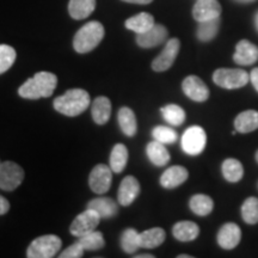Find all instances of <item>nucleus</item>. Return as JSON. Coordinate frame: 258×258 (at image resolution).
I'll use <instances>...</instances> for the list:
<instances>
[{
    "label": "nucleus",
    "mask_w": 258,
    "mask_h": 258,
    "mask_svg": "<svg viewBox=\"0 0 258 258\" xmlns=\"http://www.w3.org/2000/svg\"><path fill=\"white\" fill-rule=\"evenodd\" d=\"M146 153L151 163L156 166H165L170 161V153L166 150L164 144L154 140L151 141L146 147Z\"/></svg>",
    "instance_id": "obj_19"
},
{
    "label": "nucleus",
    "mask_w": 258,
    "mask_h": 258,
    "mask_svg": "<svg viewBox=\"0 0 258 258\" xmlns=\"http://www.w3.org/2000/svg\"><path fill=\"white\" fill-rule=\"evenodd\" d=\"M152 137L154 140L159 141L161 144H173L178 139L176 131L171 129L170 127L165 125H158L152 131Z\"/></svg>",
    "instance_id": "obj_36"
},
{
    "label": "nucleus",
    "mask_w": 258,
    "mask_h": 258,
    "mask_svg": "<svg viewBox=\"0 0 258 258\" xmlns=\"http://www.w3.org/2000/svg\"><path fill=\"white\" fill-rule=\"evenodd\" d=\"M62 241L57 235L47 234L31 241L27 250L29 258H51L59 252Z\"/></svg>",
    "instance_id": "obj_4"
},
{
    "label": "nucleus",
    "mask_w": 258,
    "mask_h": 258,
    "mask_svg": "<svg viewBox=\"0 0 258 258\" xmlns=\"http://www.w3.org/2000/svg\"><path fill=\"white\" fill-rule=\"evenodd\" d=\"M101 217L97 212L93 209L88 208L85 212H83L82 214H79L78 217L74 219L72 225H71V233L76 237H83V235L93 232L97 228V226L99 225L101 221Z\"/></svg>",
    "instance_id": "obj_8"
},
{
    "label": "nucleus",
    "mask_w": 258,
    "mask_h": 258,
    "mask_svg": "<svg viewBox=\"0 0 258 258\" xmlns=\"http://www.w3.org/2000/svg\"><path fill=\"white\" fill-rule=\"evenodd\" d=\"M173 237L179 241H192L199 237L200 228L192 221H180L173 226Z\"/></svg>",
    "instance_id": "obj_22"
},
{
    "label": "nucleus",
    "mask_w": 258,
    "mask_h": 258,
    "mask_svg": "<svg viewBox=\"0 0 258 258\" xmlns=\"http://www.w3.org/2000/svg\"><path fill=\"white\" fill-rule=\"evenodd\" d=\"M84 250L78 241H76L73 245L63 250V252L60 254V258H79L84 256Z\"/></svg>",
    "instance_id": "obj_37"
},
{
    "label": "nucleus",
    "mask_w": 258,
    "mask_h": 258,
    "mask_svg": "<svg viewBox=\"0 0 258 258\" xmlns=\"http://www.w3.org/2000/svg\"><path fill=\"white\" fill-rule=\"evenodd\" d=\"M121 247L125 253L137 252L140 246V233L134 228H127L121 235Z\"/></svg>",
    "instance_id": "obj_31"
},
{
    "label": "nucleus",
    "mask_w": 258,
    "mask_h": 258,
    "mask_svg": "<svg viewBox=\"0 0 258 258\" xmlns=\"http://www.w3.org/2000/svg\"><path fill=\"white\" fill-rule=\"evenodd\" d=\"M167 38V29L161 24H154L150 30L137 35V43L141 48L159 46Z\"/></svg>",
    "instance_id": "obj_14"
},
{
    "label": "nucleus",
    "mask_w": 258,
    "mask_h": 258,
    "mask_svg": "<svg viewBox=\"0 0 258 258\" xmlns=\"http://www.w3.org/2000/svg\"><path fill=\"white\" fill-rule=\"evenodd\" d=\"M117 120L118 124H120L121 131L123 132L124 135L132 138L137 134L138 131V123H137V117L132 109L123 106L118 110L117 114Z\"/></svg>",
    "instance_id": "obj_23"
},
{
    "label": "nucleus",
    "mask_w": 258,
    "mask_h": 258,
    "mask_svg": "<svg viewBox=\"0 0 258 258\" xmlns=\"http://www.w3.org/2000/svg\"><path fill=\"white\" fill-rule=\"evenodd\" d=\"M250 80H251V83H252L253 88L256 89V91L258 92V67L257 69H253L252 71H251Z\"/></svg>",
    "instance_id": "obj_39"
},
{
    "label": "nucleus",
    "mask_w": 258,
    "mask_h": 258,
    "mask_svg": "<svg viewBox=\"0 0 258 258\" xmlns=\"http://www.w3.org/2000/svg\"><path fill=\"white\" fill-rule=\"evenodd\" d=\"M161 115L171 125H180L185 120V111L179 105L169 104L160 109Z\"/></svg>",
    "instance_id": "obj_33"
},
{
    "label": "nucleus",
    "mask_w": 258,
    "mask_h": 258,
    "mask_svg": "<svg viewBox=\"0 0 258 258\" xmlns=\"http://www.w3.org/2000/svg\"><path fill=\"white\" fill-rule=\"evenodd\" d=\"M91 115L97 124H105L111 115V103L106 97H97L92 103Z\"/></svg>",
    "instance_id": "obj_20"
},
{
    "label": "nucleus",
    "mask_w": 258,
    "mask_h": 258,
    "mask_svg": "<svg viewBox=\"0 0 258 258\" xmlns=\"http://www.w3.org/2000/svg\"><path fill=\"white\" fill-rule=\"evenodd\" d=\"M222 175L225 179L231 183H237L243 178L244 176V167L241 165L239 160L233 159V158H228L222 163L221 166Z\"/></svg>",
    "instance_id": "obj_27"
},
{
    "label": "nucleus",
    "mask_w": 258,
    "mask_h": 258,
    "mask_svg": "<svg viewBox=\"0 0 258 258\" xmlns=\"http://www.w3.org/2000/svg\"><path fill=\"white\" fill-rule=\"evenodd\" d=\"M88 208L93 209L99 214L102 219H109L115 217L118 212V206L114 200L108 198H97L88 203Z\"/></svg>",
    "instance_id": "obj_18"
},
{
    "label": "nucleus",
    "mask_w": 258,
    "mask_h": 258,
    "mask_svg": "<svg viewBox=\"0 0 258 258\" xmlns=\"http://www.w3.org/2000/svg\"><path fill=\"white\" fill-rule=\"evenodd\" d=\"M104 37V27L99 22H89L80 28L73 38V47L77 53L85 54L101 43Z\"/></svg>",
    "instance_id": "obj_3"
},
{
    "label": "nucleus",
    "mask_w": 258,
    "mask_h": 258,
    "mask_svg": "<svg viewBox=\"0 0 258 258\" xmlns=\"http://www.w3.org/2000/svg\"><path fill=\"white\" fill-rule=\"evenodd\" d=\"M137 258H154V256L152 254H138V256H135Z\"/></svg>",
    "instance_id": "obj_41"
},
{
    "label": "nucleus",
    "mask_w": 258,
    "mask_h": 258,
    "mask_svg": "<svg viewBox=\"0 0 258 258\" xmlns=\"http://www.w3.org/2000/svg\"><path fill=\"white\" fill-rule=\"evenodd\" d=\"M165 237L166 233L163 228H150V230L140 233V246L144 249H154L164 243Z\"/></svg>",
    "instance_id": "obj_26"
},
{
    "label": "nucleus",
    "mask_w": 258,
    "mask_h": 258,
    "mask_svg": "<svg viewBox=\"0 0 258 258\" xmlns=\"http://www.w3.org/2000/svg\"><path fill=\"white\" fill-rule=\"evenodd\" d=\"M122 2L125 3H131V4H140V5H146L152 3L153 0H122Z\"/></svg>",
    "instance_id": "obj_40"
},
{
    "label": "nucleus",
    "mask_w": 258,
    "mask_h": 258,
    "mask_svg": "<svg viewBox=\"0 0 258 258\" xmlns=\"http://www.w3.org/2000/svg\"><path fill=\"white\" fill-rule=\"evenodd\" d=\"M57 78L50 72H38L28 79L18 90L19 96L25 99L47 98L56 89Z\"/></svg>",
    "instance_id": "obj_1"
},
{
    "label": "nucleus",
    "mask_w": 258,
    "mask_h": 258,
    "mask_svg": "<svg viewBox=\"0 0 258 258\" xmlns=\"http://www.w3.org/2000/svg\"><path fill=\"white\" fill-rule=\"evenodd\" d=\"M183 92L195 102H205L209 97V90L203 80L196 76H189L183 80Z\"/></svg>",
    "instance_id": "obj_11"
},
{
    "label": "nucleus",
    "mask_w": 258,
    "mask_h": 258,
    "mask_svg": "<svg viewBox=\"0 0 258 258\" xmlns=\"http://www.w3.org/2000/svg\"><path fill=\"white\" fill-rule=\"evenodd\" d=\"M96 0H70L69 11L74 19H85L95 11Z\"/></svg>",
    "instance_id": "obj_24"
},
{
    "label": "nucleus",
    "mask_w": 258,
    "mask_h": 258,
    "mask_svg": "<svg viewBox=\"0 0 258 258\" xmlns=\"http://www.w3.org/2000/svg\"><path fill=\"white\" fill-rule=\"evenodd\" d=\"M207 144V135L203 128L192 125L186 129L182 137V148L189 156H199L203 152Z\"/></svg>",
    "instance_id": "obj_7"
},
{
    "label": "nucleus",
    "mask_w": 258,
    "mask_h": 258,
    "mask_svg": "<svg viewBox=\"0 0 258 258\" xmlns=\"http://www.w3.org/2000/svg\"><path fill=\"white\" fill-rule=\"evenodd\" d=\"M256 27L258 29V12H257V15H256Z\"/></svg>",
    "instance_id": "obj_44"
},
{
    "label": "nucleus",
    "mask_w": 258,
    "mask_h": 258,
    "mask_svg": "<svg viewBox=\"0 0 258 258\" xmlns=\"http://www.w3.org/2000/svg\"><path fill=\"white\" fill-rule=\"evenodd\" d=\"M140 183L138 179L133 176L124 177L123 180L121 182L120 188H118L117 192V200L118 203L123 207H128L132 203L135 201L140 194Z\"/></svg>",
    "instance_id": "obj_12"
},
{
    "label": "nucleus",
    "mask_w": 258,
    "mask_h": 258,
    "mask_svg": "<svg viewBox=\"0 0 258 258\" xmlns=\"http://www.w3.org/2000/svg\"><path fill=\"white\" fill-rule=\"evenodd\" d=\"M180 42L178 38H171L167 41L165 48L152 62V69L156 72H165L175 62L179 53Z\"/></svg>",
    "instance_id": "obj_10"
},
{
    "label": "nucleus",
    "mask_w": 258,
    "mask_h": 258,
    "mask_svg": "<svg viewBox=\"0 0 258 258\" xmlns=\"http://www.w3.org/2000/svg\"><path fill=\"white\" fill-rule=\"evenodd\" d=\"M78 243L82 245L84 250L89 251H98L104 247L105 240L103 238V234L101 232H90V233L83 235V237H79V239L77 240Z\"/></svg>",
    "instance_id": "obj_32"
},
{
    "label": "nucleus",
    "mask_w": 258,
    "mask_h": 258,
    "mask_svg": "<svg viewBox=\"0 0 258 258\" xmlns=\"http://www.w3.org/2000/svg\"><path fill=\"white\" fill-rule=\"evenodd\" d=\"M256 160H257V163H258V151H257V153H256Z\"/></svg>",
    "instance_id": "obj_45"
},
{
    "label": "nucleus",
    "mask_w": 258,
    "mask_h": 258,
    "mask_svg": "<svg viewBox=\"0 0 258 258\" xmlns=\"http://www.w3.org/2000/svg\"><path fill=\"white\" fill-rule=\"evenodd\" d=\"M24 179V170L14 161H4L0 164V189L14 191Z\"/></svg>",
    "instance_id": "obj_6"
},
{
    "label": "nucleus",
    "mask_w": 258,
    "mask_h": 258,
    "mask_svg": "<svg viewBox=\"0 0 258 258\" xmlns=\"http://www.w3.org/2000/svg\"><path fill=\"white\" fill-rule=\"evenodd\" d=\"M190 209L195 213L196 215L200 217H206L209 215L214 207V202L213 200L207 195H203V194H198V195H194L190 199L189 202Z\"/></svg>",
    "instance_id": "obj_28"
},
{
    "label": "nucleus",
    "mask_w": 258,
    "mask_h": 258,
    "mask_svg": "<svg viewBox=\"0 0 258 258\" xmlns=\"http://www.w3.org/2000/svg\"><path fill=\"white\" fill-rule=\"evenodd\" d=\"M233 60L241 66H250L258 60V47L250 41L241 40L235 47Z\"/></svg>",
    "instance_id": "obj_16"
},
{
    "label": "nucleus",
    "mask_w": 258,
    "mask_h": 258,
    "mask_svg": "<svg viewBox=\"0 0 258 258\" xmlns=\"http://www.w3.org/2000/svg\"><path fill=\"white\" fill-rule=\"evenodd\" d=\"M250 76L239 69H219L213 74V82L222 89H240L247 84Z\"/></svg>",
    "instance_id": "obj_5"
},
{
    "label": "nucleus",
    "mask_w": 258,
    "mask_h": 258,
    "mask_svg": "<svg viewBox=\"0 0 258 258\" xmlns=\"http://www.w3.org/2000/svg\"><path fill=\"white\" fill-rule=\"evenodd\" d=\"M218 244L222 249L232 250L240 243L241 231L239 226L234 222H227L220 228L218 233Z\"/></svg>",
    "instance_id": "obj_15"
},
{
    "label": "nucleus",
    "mask_w": 258,
    "mask_h": 258,
    "mask_svg": "<svg viewBox=\"0 0 258 258\" xmlns=\"http://www.w3.org/2000/svg\"><path fill=\"white\" fill-rule=\"evenodd\" d=\"M128 163V150L123 144L115 145L110 154V167L112 172L121 173Z\"/></svg>",
    "instance_id": "obj_29"
},
{
    "label": "nucleus",
    "mask_w": 258,
    "mask_h": 258,
    "mask_svg": "<svg viewBox=\"0 0 258 258\" xmlns=\"http://www.w3.org/2000/svg\"><path fill=\"white\" fill-rule=\"evenodd\" d=\"M241 217L243 220L249 225H254L258 222V199H246L241 206Z\"/></svg>",
    "instance_id": "obj_34"
},
{
    "label": "nucleus",
    "mask_w": 258,
    "mask_h": 258,
    "mask_svg": "<svg viewBox=\"0 0 258 258\" xmlns=\"http://www.w3.org/2000/svg\"><path fill=\"white\" fill-rule=\"evenodd\" d=\"M219 27H220V17L209 19V21L200 22L198 28V38L202 42H209L217 36Z\"/></svg>",
    "instance_id": "obj_30"
},
{
    "label": "nucleus",
    "mask_w": 258,
    "mask_h": 258,
    "mask_svg": "<svg viewBox=\"0 0 258 258\" xmlns=\"http://www.w3.org/2000/svg\"><path fill=\"white\" fill-rule=\"evenodd\" d=\"M221 5L218 0H198L192 9V16L196 21L205 22L220 17Z\"/></svg>",
    "instance_id": "obj_13"
},
{
    "label": "nucleus",
    "mask_w": 258,
    "mask_h": 258,
    "mask_svg": "<svg viewBox=\"0 0 258 258\" xmlns=\"http://www.w3.org/2000/svg\"><path fill=\"white\" fill-rule=\"evenodd\" d=\"M154 23V18L152 15L146 14V12H141L134 17L128 18L125 21V28L129 29V30L137 32V34H143V32H146L150 30Z\"/></svg>",
    "instance_id": "obj_25"
},
{
    "label": "nucleus",
    "mask_w": 258,
    "mask_h": 258,
    "mask_svg": "<svg viewBox=\"0 0 258 258\" xmlns=\"http://www.w3.org/2000/svg\"><path fill=\"white\" fill-rule=\"evenodd\" d=\"M178 258H191V256H189V254H179Z\"/></svg>",
    "instance_id": "obj_43"
},
{
    "label": "nucleus",
    "mask_w": 258,
    "mask_h": 258,
    "mask_svg": "<svg viewBox=\"0 0 258 258\" xmlns=\"http://www.w3.org/2000/svg\"><path fill=\"white\" fill-rule=\"evenodd\" d=\"M111 171V167L106 166L104 164H99L93 167L89 177L90 189L98 195H103L108 191L112 183Z\"/></svg>",
    "instance_id": "obj_9"
},
{
    "label": "nucleus",
    "mask_w": 258,
    "mask_h": 258,
    "mask_svg": "<svg viewBox=\"0 0 258 258\" xmlns=\"http://www.w3.org/2000/svg\"><path fill=\"white\" fill-rule=\"evenodd\" d=\"M0 164H2V163H0Z\"/></svg>",
    "instance_id": "obj_46"
},
{
    "label": "nucleus",
    "mask_w": 258,
    "mask_h": 258,
    "mask_svg": "<svg viewBox=\"0 0 258 258\" xmlns=\"http://www.w3.org/2000/svg\"><path fill=\"white\" fill-rule=\"evenodd\" d=\"M91 98L90 95L83 89L69 90L64 95L54 99V109L64 116L74 117L83 114L90 106Z\"/></svg>",
    "instance_id": "obj_2"
},
{
    "label": "nucleus",
    "mask_w": 258,
    "mask_h": 258,
    "mask_svg": "<svg viewBox=\"0 0 258 258\" xmlns=\"http://www.w3.org/2000/svg\"><path fill=\"white\" fill-rule=\"evenodd\" d=\"M235 131L239 133H250L258 128V111L245 110L240 112L234 120Z\"/></svg>",
    "instance_id": "obj_21"
},
{
    "label": "nucleus",
    "mask_w": 258,
    "mask_h": 258,
    "mask_svg": "<svg viewBox=\"0 0 258 258\" xmlns=\"http://www.w3.org/2000/svg\"><path fill=\"white\" fill-rule=\"evenodd\" d=\"M16 57H17V53L14 48L8 44H0V74L11 69Z\"/></svg>",
    "instance_id": "obj_35"
},
{
    "label": "nucleus",
    "mask_w": 258,
    "mask_h": 258,
    "mask_svg": "<svg viewBox=\"0 0 258 258\" xmlns=\"http://www.w3.org/2000/svg\"><path fill=\"white\" fill-rule=\"evenodd\" d=\"M188 177L189 172L184 166H171L161 175L160 184L166 189H173L183 184L188 179Z\"/></svg>",
    "instance_id": "obj_17"
},
{
    "label": "nucleus",
    "mask_w": 258,
    "mask_h": 258,
    "mask_svg": "<svg viewBox=\"0 0 258 258\" xmlns=\"http://www.w3.org/2000/svg\"><path fill=\"white\" fill-rule=\"evenodd\" d=\"M235 2H238V3H252V2H254V0H235Z\"/></svg>",
    "instance_id": "obj_42"
},
{
    "label": "nucleus",
    "mask_w": 258,
    "mask_h": 258,
    "mask_svg": "<svg viewBox=\"0 0 258 258\" xmlns=\"http://www.w3.org/2000/svg\"><path fill=\"white\" fill-rule=\"evenodd\" d=\"M10 209V202L4 196L0 195V215H5Z\"/></svg>",
    "instance_id": "obj_38"
}]
</instances>
